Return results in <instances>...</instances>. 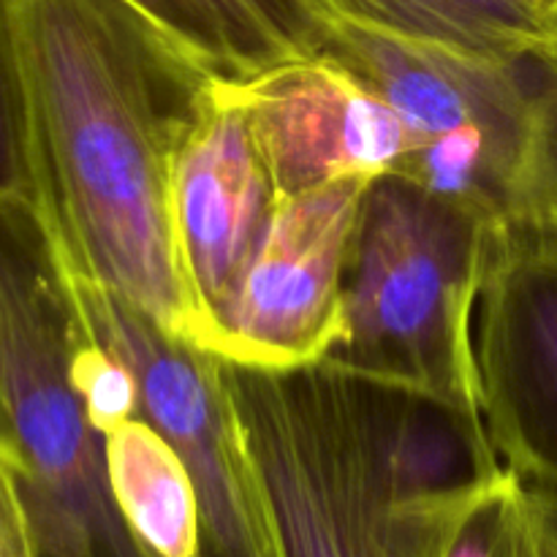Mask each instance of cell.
<instances>
[{"label":"cell","instance_id":"cell-16","mask_svg":"<svg viewBox=\"0 0 557 557\" xmlns=\"http://www.w3.org/2000/svg\"><path fill=\"white\" fill-rule=\"evenodd\" d=\"M14 3L16 0H0V199L27 196L30 188Z\"/></svg>","mask_w":557,"mask_h":557},{"label":"cell","instance_id":"cell-8","mask_svg":"<svg viewBox=\"0 0 557 557\" xmlns=\"http://www.w3.org/2000/svg\"><path fill=\"white\" fill-rule=\"evenodd\" d=\"M277 201L248 112L228 82L210 79L172 180L174 245L201 351L243 286Z\"/></svg>","mask_w":557,"mask_h":557},{"label":"cell","instance_id":"cell-6","mask_svg":"<svg viewBox=\"0 0 557 557\" xmlns=\"http://www.w3.org/2000/svg\"><path fill=\"white\" fill-rule=\"evenodd\" d=\"M370 185V177H341L277 201L243 286L212 326L207 354L243 368L294 370L337 351Z\"/></svg>","mask_w":557,"mask_h":557},{"label":"cell","instance_id":"cell-2","mask_svg":"<svg viewBox=\"0 0 557 557\" xmlns=\"http://www.w3.org/2000/svg\"><path fill=\"white\" fill-rule=\"evenodd\" d=\"M218 370L259 557H433L468 495L506 468L484 424L330 359Z\"/></svg>","mask_w":557,"mask_h":557},{"label":"cell","instance_id":"cell-17","mask_svg":"<svg viewBox=\"0 0 557 557\" xmlns=\"http://www.w3.org/2000/svg\"><path fill=\"white\" fill-rule=\"evenodd\" d=\"M0 557H36L14 460L0 451Z\"/></svg>","mask_w":557,"mask_h":557},{"label":"cell","instance_id":"cell-7","mask_svg":"<svg viewBox=\"0 0 557 557\" xmlns=\"http://www.w3.org/2000/svg\"><path fill=\"white\" fill-rule=\"evenodd\" d=\"M60 275L82 324L134 370L141 419L188 466L199 493L207 555L259 557L237 430L218 359L163 330L145 310L117 294L63 270Z\"/></svg>","mask_w":557,"mask_h":557},{"label":"cell","instance_id":"cell-3","mask_svg":"<svg viewBox=\"0 0 557 557\" xmlns=\"http://www.w3.org/2000/svg\"><path fill=\"white\" fill-rule=\"evenodd\" d=\"M324 52L400 114L397 174L482 218L500 245L557 248V44L476 58L332 20Z\"/></svg>","mask_w":557,"mask_h":557},{"label":"cell","instance_id":"cell-9","mask_svg":"<svg viewBox=\"0 0 557 557\" xmlns=\"http://www.w3.org/2000/svg\"><path fill=\"white\" fill-rule=\"evenodd\" d=\"M476 364L500 462L557 493V248L498 245L479 297Z\"/></svg>","mask_w":557,"mask_h":557},{"label":"cell","instance_id":"cell-19","mask_svg":"<svg viewBox=\"0 0 557 557\" xmlns=\"http://www.w3.org/2000/svg\"><path fill=\"white\" fill-rule=\"evenodd\" d=\"M522 3L533 11V16L547 27L549 36L557 41V0H522Z\"/></svg>","mask_w":557,"mask_h":557},{"label":"cell","instance_id":"cell-14","mask_svg":"<svg viewBox=\"0 0 557 557\" xmlns=\"http://www.w3.org/2000/svg\"><path fill=\"white\" fill-rule=\"evenodd\" d=\"M525 482L504 468L455 511L433 557H517Z\"/></svg>","mask_w":557,"mask_h":557},{"label":"cell","instance_id":"cell-20","mask_svg":"<svg viewBox=\"0 0 557 557\" xmlns=\"http://www.w3.org/2000/svg\"><path fill=\"white\" fill-rule=\"evenodd\" d=\"M531 490L536 493L539 504L544 506V511H547V517L553 520V525L557 531V493H547V490H536V487H531Z\"/></svg>","mask_w":557,"mask_h":557},{"label":"cell","instance_id":"cell-15","mask_svg":"<svg viewBox=\"0 0 557 557\" xmlns=\"http://www.w3.org/2000/svg\"><path fill=\"white\" fill-rule=\"evenodd\" d=\"M74 305V302H71ZM76 315V310H74ZM71 379L82 397L87 419L101 438L141 417L139 381L117 351L98 341L76 315L74 348H71Z\"/></svg>","mask_w":557,"mask_h":557},{"label":"cell","instance_id":"cell-1","mask_svg":"<svg viewBox=\"0 0 557 557\" xmlns=\"http://www.w3.org/2000/svg\"><path fill=\"white\" fill-rule=\"evenodd\" d=\"M14 27L27 199L60 270L196 346L172 180L212 76L131 0H16Z\"/></svg>","mask_w":557,"mask_h":557},{"label":"cell","instance_id":"cell-11","mask_svg":"<svg viewBox=\"0 0 557 557\" xmlns=\"http://www.w3.org/2000/svg\"><path fill=\"white\" fill-rule=\"evenodd\" d=\"M212 79L245 82L313 58L332 20L315 0H131Z\"/></svg>","mask_w":557,"mask_h":557},{"label":"cell","instance_id":"cell-10","mask_svg":"<svg viewBox=\"0 0 557 557\" xmlns=\"http://www.w3.org/2000/svg\"><path fill=\"white\" fill-rule=\"evenodd\" d=\"M228 87L248 112L281 199L341 177L397 174L411 156L400 114L330 52Z\"/></svg>","mask_w":557,"mask_h":557},{"label":"cell","instance_id":"cell-21","mask_svg":"<svg viewBox=\"0 0 557 557\" xmlns=\"http://www.w3.org/2000/svg\"><path fill=\"white\" fill-rule=\"evenodd\" d=\"M0 451H5V455L11 457V449H9V441H5V433H3V422H0Z\"/></svg>","mask_w":557,"mask_h":557},{"label":"cell","instance_id":"cell-12","mask_svg":"<svg viewBox=\"0 0 557 557\" xmlns=\"http://www.w3.org/2000/svg\"><path fill=\"white\" fill-rule=\"evenodd\" d=\"M107 476L125 528L145 557H210L194 476L147 419L103 438Z\"/></svg>","mask_w":557,"mask_h":557},{"label":"cell","instance_id":"cell-5","mask_svg":"<svg viewBox=\"0 0 557 557\" xmlns=\"http://www.w3.org/2000/svg\"><path fill=\"white\" fill-rule=\"evenodd\" d=\"M498 245L482 218L424 185L373 180L348 267L346 337L330 362L484 424L476 310Z\"/></svg>","mask_w":557,"mask_h":557},{"label":"cell","instance_id":"cell-4","mask_svg":"<svg viewBox=\"0 0 557 557\" xmlns=\"http://www.w3.org/2000/svg\"><path fill=\"white\" fill-rule=\"evenodd\" d=\"M76 315L27 196L0 199V422L36 557H145L71 379Z\"/></svg>","mask_w":557,"mask_h":557},{"label":"cell","instance_id":"cell-13","mask_svg":"<svg viewBox=\"0 0 557 557\" xmlns=\"http://www.w3.org/2000/svg\"><path fill=\"white\" fill-rule=\"evenodd\" d=\"M330 20L476 58L557 44L522 0H315Z\"/></svg>","mask_w":557,"mask_h":557},{"label":"cell","instance_id":"cell-18","mask_svg":"<svg viewBox=\"0 0 557 557\" xmlns=\"http://www.w3.org/2000/svg\"><path fill=\"white\" fill-rule=\"evenodd\" d=\"M517 557H557V531L539 504L536 493L525 484L520 515V536H517Z\"/></svg>","mask_w":557,"mask_h":557}]
</instances>
